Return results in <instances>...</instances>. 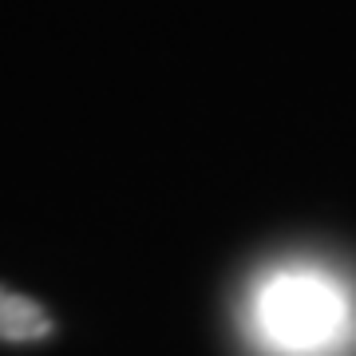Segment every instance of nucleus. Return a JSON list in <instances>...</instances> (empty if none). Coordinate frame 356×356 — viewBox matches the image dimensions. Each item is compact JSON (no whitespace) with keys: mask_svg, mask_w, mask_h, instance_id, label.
I'll return each instance as SVG.
<instances>
[{"mask_svg":"<svg viewBox=\"0 0 356 356\" xmlns=\"http://www.w3.org/2000/svg\"><path fill=\"white\" fill-rule=\"evenodd\" d=\"M51 332V317L13 289H0V341H40Z\"/></svg>","mask_w":356,"mask_h":356,"instance_id":"2","label":"nucleus"},{"mask_svg":"<svg viewBox=\"0 0 356 356\" xmlns=\"http://www.w3.org/2000/svg\"><path fill=\"white\" fill-rule=\"evenodd\" d=\"M250 332L273 356H332L353 332V301L325 269H269L250 293Z\"/></svg>","mask_w":356,"mask_h":356,"instance_id":"1","label":"nucleus"}]
</instances>
